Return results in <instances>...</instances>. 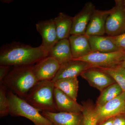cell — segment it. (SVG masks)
<instances>
[{
    "instance_id": "cell-14",
    "label": "cell",
    "mask_w": 125,
    "mask_h": 125,
    "mask_svg": "<svg viewBox=\"0 0 125 125\" xmlns=\"http://www.w3.org/2000/svg\"><path fill=\"white\" fill-rule=\"evenodd\" d=\"M41 114L51 122L53 125H83L82 113H73L43 112Z\"/></svg>"
},
{
    "instance_id": "cell-6",
    "label": "cell",
    "mask_w": 125,
    "mask_h": 125,
    "mask_svg": "<svg viewBox=\"0 0 125 125\" xmlns=\"http://www.w3.org/2000/svg\"><path fill=\"white\" fill-rule=\"evenodd\" d=\"M106 21V34L108 36H118L125 32V8L122 0H115Z\"/></svg>"
},
{
    "instance_id": "cell-31",
    "label": "cell",
    "mask_w": 125,
    "mask_h": 125,
    "mask_svg": "<svg viewBox=\"0 0 125 125\" xmlns=\"http://www.w3.org/2000/svg\"><path fill=\"white\" fill-rule=\"evenodd\" d=\"M123 2L125 3V0H123Z\"/></svg>"
},
{
    "instance_id": "cell-11",
    "label": "cell",
    "mask_w": 125,
    "mask_h": 125,
    "mask_svg": "<svg viewBox=\"0 0 125 125\" xmlns=\"http://www.w3.org/2000/svg\"><path fill=\"white\" fill-rule=\"evenodd\" d=\"M92 67L86 62L72 60L61 65L59 70L52 81L54 83L61 79L78 77L83 72Z\"/></svg>"
},
{
    "instance_id": "cell-22",
    "label": "cell",
    "mask_w": 125,
    "mask_h": 125,
    "mask_svg": "<svg viewBox=\"0 0 125 125\" xmlns=\"http://www.w3.org/2000/svg\"><path fill=\"white\" fill-rule=\"evenodd\" d=\"M109 74L116 83L120 85L123 92H125V67L122 65L114 67L105 68L95 67Z\"/></svg>"
},
{
    "instance_id": "cell-16",
    "label": "cell",
    "mask_w": 125,
    "mask_h": 125,
    "mask_svg": "<svg viewBox=\"0 0 125 125\" xmlns=\"http://www.w3.org/2000/svg\"><path fill=\"white\" fill-rule=\"evenodd\" d=\"M69 39L73 59L83 57L92 52L89 37L85 35H71Z\"/></svg>"
},
{
    "instance_id": "cell-17",
    "label": "cell",
    "mask_w": 125,
    "mask_h": 125,
    "mask_svg": "<svg viewBox=\"0 0 125 125\" xmlns=\"http://www.w3.org/2000/svg\"><path fill=\"white\" fill-rule=\"evenodd\" d=\"M48 56L55 58L61 65L73 60L69 39L58 41L49 50Z\"/></svg>"
},
{
    "instance_id": "cell-7",
    "label": "cell",
    "mask_w": 125,
    "mask_h": 125,
    "mask_svg": "<svg viewBox=\"0 0 125 125\" xmlns=\"http://www.w3.org/2000/svg\"><path fill=\"white\" fill-rule=\"evenodd\" d=\"M95 109L98 117L97 123L125 113V92L102 106H95Z\"/></svg>"
},
{
    "instance_id": "cell-9",
    "label": "cell",
    "mask_w": 125,
    "mask_h": 125,
    "mask_svg": "<svg viewBox=\"0 0 125 125\" xmlns=\"http://www.w3.org/2000/svg\"><path fill=\"white\" fill-rule=\"evenodd\" d=\"M80 76L87 81L90 86L101 92L109 85L116 83L109 74L95 67L86 70Z\"/></svg>"
},
{
    "instance_id": "cell-1",
    "label": "cell",
    "mask_w": 125,
    "mask_h": 125,
    "mask_svg": "<svg viewBox=\"0 0 125 125\" xmlns=\"http://www.w3.org/2000/svg\"><path fill=\"white\" fill-rule=\"evenodd\" d=\"M48 52L42 45L34 47L14 42L1 47L0 65L14 67L33 66L48 56Z\"/></svg>"
},
{
    "instance_id": "cell-20",
    "label": "cell",
    "mask_w": 125,
    "mask_h": 125,
    "mask_svg": "<svg viewBox=\"0 0 125 125\" xmlns=\"http://www.w3.org/2000/svg\"><path fill=\"white\" fill-rule=\"evenodd\" d=\"M54 83L55 88L77 101L79 89V81L77 77L61 79Z\"/></svg>"
},
{
    "instance_id": "cell-12",
    "label": "cell",
    "mask_w": 125,
    "mask_h": 125,
    "mask_svg": "<svg viewBox=\"0 0 125 125\" xmlns=\"http://www.w3.org/2000/svg\"><path fill=\"white\" fill-rule=\"evenodd\" d=\"M36 28L42 36L41 45L49 52L58 41L54 19L39 21L36 24Z\"/></svg>"
},
{
    "instance_id": "cell-28",
    "label": "cell",
    "mask_w": 125,
    "mask_h": 125,
    "mask_svg": "<svg viewBox=\"0 0 125 125\" xmlns=\"http://www.w3.org/2000/svg\"><path fill=\"white\" fill-rule=\"evenodd\" d=\"M114 117H111L102 122L97 123L96 125H112L114 121Z\"/></svg>"
},
{
    "instance_id": "cell-2",
    "label": "cell",
    "mask_w": 125,
    "mask_h": 125,
    "mask_svg": "<svg viewBox=\"0 0 125 125\" xmlns=\"http://www.w3.org/2000/svg\"><path fill=\"white\" fill-rule=\"evenodd\" d=\"M32 66L14 67L10 71L0 84L21 98L24 99L38 83Z\"/></svg>"
},
{
    "instance_id": "cell-5",
    "label": "cell",
    "mask_w": 125,
    "mask_h": 125,
    "mask_svg": "<svg viewBox=\"0 0 125 125\" xmlns=\"http://www.w3.org/2000/svg\"><path fill=\"white\" fill-rule=\"evenodd\" d=\"M73 60L86 62L93 67L109 68L122 63L125 60V51L119 50L107 53L92 52L83 57Z\"/></svg>"
},
{
    "instance_id": "cell-29",
    "label": "cell",
    "mask_w": 125,
    "mask_h": 125,
    "mask_svg": "<svg viewBox=\"0 0 125 125\" xmlns=\"http://www.w3.org/2000/svg\"><path fill=\"white\" fill-rule=\"evenodd\" d=\"M121 64L123 66H125V60L123 61V62H122V63Z\"/></svg>"
},
{
    "instance_id": "cell-27",
    "label": "cell",
    "mask_w": 125,
    "mask_h": 125,
    "mask_svg": "<svg viewBox=\"0 0 125 125\" xmlns=\"http://www.w3.org/2000/svg\"><path fill=\"white\" fill-rule=\"evenodd\" d=\"M112 125H125V113L115 116Z\"/></svg>"
},
{
    "instance_id": "cell-23",
    "label": "cell",
    "mask_w": 125,
    "mask_h": 125,
    "mask_svg": "<svg viewBox=\"0 0 125 125\" xmlns=\"http://www.w3.org/2000/svg\"><path fill=\"white\" fill-rule=\"evenodd\" d=\"M82 113L83 116V125H96L98 117L95 105L90 100L83 103Z\"/></svg>"
},
{
    "instance_id": "cell-19",
    "label": "cell",
    "mask_w": 125,
    "mask_h": 125,
    "mask_svg": "<svg viewBox=\"0 0 125 125\" xmlns=\"http://www.w3.org/2000/svg\"><path fill=\"white\" fill-rule=\"evenodd\" d=\"M73 17L62 12L54 19L58 41L69 39L71 36Z\"/></svg>"
},
{
    "instance_id": "cell-3",
    "label": "cell",
    "mask_w": 125,
    "mask_h": 125,
    "mask_svg": "<svg viewBox=\"0 0 125 125\" xmlns=\"http://www.w3.org/2000/svg\"><path fill=\"white\" fill-rule=\"evenodd\" d=\"M55 88L52 81H38L23 99L41 112H58L54 99Z\"/></svg>"
},
{
    "instance_id": "cell-30",
    "label": "cell",
    "mask_w": 125,
    "mask_h": 125,
    "mask_svg": "<svg viewBox=\"0 0 125 125\" xmlns=\"http://www.w3.org/2000/svg\"><path fill=\"white\" fill-rule=\"evenodd\" d=\"M122 1H123V4H124V6H125V3H124V2H123V0H122Z\"/></svg>"
},
{
    "instance_id": "cell-13",
    "label": "cell",
    "mask_w": 125,
    "mask_h": 125,
    "mask_svg": "<svg viewBox=\"0 0 125 125\" xmlns=\"http://www.w3.org/2000/svg\"><path fill=\"white\" fill-rule=\"evenodd\" d=\"M112 9L107 10H95L92 16L85 35L88 37L103 36L106 34L105 25Z\"/></svg>"
},
{
    "instance_id": "cell-8",
    "label": "cell",
    "mask_w": 125,
    "mask_h": 125,
    "mask_svg": "<svg viewBox=\"0 0 125 125\" xmlns=\"http://www.w3.org/2000/svg\"><path fill=\"white\" fill-rule=\"evenodd\" d=\"M60 65L55 58L47 56L33 65L32 69L38 81H52L57 73Z\"/></svg>"
},
{
    "instance_id": "cell-26",
    "label": "cell",
    "mask_w": 125,
    "mask_h": 125,
    "mask_svg": "<svg viewBox=\"0 0 125 125\" xmlns=\"http://www.w3.org/2000/svg\"><path fill=\"white\" fill-rule=\"evenodd\" d=\"M10 71V66L0 65V83L2 82L4 78Z\"/></svg>"
},
{
    "instance_id": "cell-10",
    "label": "cell",
    "mask_w": 125,
    "mask_h": 125,
    "mask_svg": "<svg viewBox=\"0 0 125 125\" xmlns=\"http://www.w3.org/2000/svg\"><path fill=\"white\" fill-rule=\"evenodd\" d=\"M95 6L91 1L87 2L83 9L73 17L71 35H85Z\"/></svg>"
},
{
    "instance_id": "cell-21",
    "label": "cell",
    "mask_w": 125,
    "mask_h": 125,
    "mask_svg": "<svg viewBox=\"0 0 125 125\" xmlns=\"http://www.w3.org/2000/svg\"><path fill=\"white\" fill-rule=\"evenodd\" d=\"M123 91L120 85L116 83L105 88L97 99L96 107H101L118 97Z\"/></svg>"
},
{
    "instance_id": "cell-25",
    "label": "cell",
    "mask_w": 125,
    "mask_h": 125,
    "mask_svg": "<svg viewBox=\"0 0 125 125\" xmlns=\"http://www.w3.org/2000/svg\"><path fill=\"white\" fill-rule=\"evenodd\" d=\"M108 37L120 50L125 51V32L118 36Z\"/></svg>"
},
{
    "instance_id": "cell-18",
    "label": "cell",
    "mask_w": 125,
    "mask_h": 125,
    "mask_svg": "<svg viewBox=\"0 0 125 125\" xmlns=\"http://www.w3.org/2000/svg\"><path fill=\"white\" fill-rule=\"evenodd\" d=\"M89 39L93 52L107 53L120 50L108 36H90Z\"/></svg>"
},
{
    "instance_id": "cell-4",
    "label": "cell",
    "mask_w": 125,
    "mask_h": 125,
    "mask_svg": "<svg viewBox=\"0 0 125 125\" xmlns=\"http://www.w3.org/2000/svg\"><path fill=\"white\" fill-rule=\"evenodd\" d=\"M7 96L10 104V114L12 116H22L28 118L35 125H53L51 122L41 114L40 110L7 90Z\"/></svg>"
},
{
    "instance_id": "cell-15",
    "label": "cell",
    "mask_w": 125,
    "mask_h": 125,
    "mask_svg": "<svg viewBox=\"0 0 125 125\" xmlns=\"http://www.w3.org/2000/svg\"><path fill=\"white\" fill-rule=\"evenodd\" d=\"M54 99L58 112L73 113H81L83 105L79 104L60 90L55 88Z\"/></svg>"
},
{
    "instance_id": "cell-24",
    "label": "cell",
    "mask_w": 125,
    "mask_h": 125,
    "mask_svg": "<svg viewBox=\"0 0 125 125\" xmlns=\"http://www.w3.org/2000/svg\"><path fill=\"white\" fill-rule=\"evenodd\" d=\"M7 89L0 84V116H6L10 114V104L7 96Z\"/></svg>"
}]
</instances>
